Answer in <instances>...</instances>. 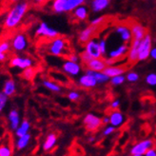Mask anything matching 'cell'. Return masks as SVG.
Masks as SVG:
<instances>
[{
  "instance_id": "7c38bea8",
  "label": "cell",
  "mask_w": 156,
  "mask_h": 156,
  "mask_svg": "<svg viewBox=\"0 0 156 156\" xmlns=\"http://www.w3.org/2000/svg\"><path fill=\"white\" fill-rule=\"evenodd\" d=\"M114 33L118 35L123 43L129 44L132 40V35L130 32V28L126 25H118L114 29Z\"/></svg>"
},
{
  "instance_id": "5b68a950",
  "label": "cell",
  "mask_w": 156,
  "mask_h": 156,
  "mask_svg": "<svg viewBox=\"0 0 156 156\" xmlns=\"http://www.w3.org/2000/svg\"><path fill=\"white\" fill-rule=\"evenodd\" d=\"M29 47V40L26 34L18 33L15 34L11 41V48L15 52H23L25 51Z\"/></svg>"
},
{
  "instance_id": "c3c4849f",
  "label": "cell",
  "mask_w": 156,
  "mask_h": 156,
  "mask_svg": "<svg viewBox=\"0 0 156 156\" xmlns=\"http://www.w3.org/2000/svg\"><path fill=\"white\" fill-rule=\"evenodd\" d=\"M7 59V53L0 52V62H4Z\"/></svg>"
},
{
  "instance_id": "ffe728a7",
  "label": "cell",
  "mask_w": 156,
  "mask_h": 156,
  "mask_svg": "<svg viewBox=\"0 0 156 156\" xmlns=\"http://www.w3.org/2000/svg\"><path fill=\"white\" fill-rule=\"evenodd\" d=\"M8 120L10 122V128L12 130L15 131L18 126L21 123V118H20V114L16 108H12L10 112L8 113Z\"/></svg>"
},
{
  "instance_id": "1f68e13d",
  "label": "cell",
  "mask_w": 156,
  "mask_h": 156,
  "mask_svg": "<svg viewBox=\"0 0 156 156\" xmlns=\"http://www.w3.org/2000/svg\"><path fill=\"white\" fill-rule=\"evenodd\" d=\"M21 75H22V77L24 78L25 80L30 81V80L34 79V77L35 75V69L33 67L25 69H23V71H22V74Z\"/></svg>"
},
{
  "instance_id": "8992f818",
  "label": "cell",
  "mask_w": 156,
  "mask_h": 156,
  "mask_svg": "<svg viewBox=\"0 0 156 156\" xmlns=\"http://www.w3.org/2000/svg\"><path fill=\"white\" fill-rule=\"evenodd\" d=\"M61 69L64 73L71 77H77L79 76L82 72V66L77 63V62H73L71 60H65L61 66Z\"/></svg>"
},
{
  "instance_id": "4fadbf2b",
  "label": "cell",
  "mask_w": 156,
  "mask_h": 156,
  "mask_svg": "<svg viewBox=\"0 0 156 156\" xmlns=\"http://www.w3.org/2000/svg\"><path fill=\"white\" fill-rule=\"evenodd\" d=\"M97 30H98V27H94L91 25L84 28L83 30H81L79 34H78V41L82 44L87 43L91 38H93V35L96 34Z\"/></svg>"
},
{
  "instance_id": "f1b7e54d",
  "label": "cell",
  "mask_w": 156,
  "mask_h": 156,
  "mask_svg": "<svg viewBox=\"0 0 156 156\" xmlns=\"http://www.w3.org/2000/svg\"><path fill=\"white\" fill-rule=\"evenodd\" d=\"M17 141L15 143V146H16V149L21 151V150H24L29 146L30 142V139H32V135L30 133H27L23 136L17 137Z\"/></svg>"
},
{
  "instance_id": "2e32d148",
  "label": "cell",
  "mask_w": 156,
  "mask_h": 156,
  "mask_svg": "<svg viewBox=\"0 0 156 156\" xmlns=\"http://www.w3.org/2000/svg\"><path fill=\"white\" fill-rule=\"evenodd\" d=\"M108 117H110V125L114 127L115 129L122 127L124 123L126 122V117H125V115L117 110L112 112L111 114L108 115Z\"/></svg>"
},
{
  "instance_id": "681fc988",
  "label": "cell",
  "mask_w": 156,
  "mask_h": 156,
  "mask_svg": "<svg viewBox=\"0 0 156 156\" xmlns=\"http://www.w3.org/2000/svg\"><path fill=\"white\" fill-rule=\"evenodd\" d=\"M87 140H88V142H89V143H94V142H95V140H96V138H95V136L90 135V136L88 137Z\"/></svg>"
},
{
  "instance_id": "7dc6e473",
  "label": "cell",
  "mask_w": 156,
  "mask_h": 156,
  "mask_svg": "<svg viewBox=\"0 0 156 156\" xmlns=\"http://www.w3.org/2000/svg\"><path fill=\"white\" fill-rule=\"evenodd\" d=\"M102 124L104 125H110V117H108V115L104 116L102 118Z\"/></svg>"
},
{
  "instance_id": "d4e9b609",
  "label": "cell",
  "mask_w": 156,
  "mask_h": 156,
  "mask_svg": "<svg viewBox=\"0 0 156 156\" xmlns=\"http://www.w3.org/2000/svg\"><path fill=\"white\" fill-rule=\"evenodd\" d=\"M85 73L92 75L95 78L97 84H106L108 82H110V77L107 74H105L103 72H94V71H91L90 69H86Z\"/></svg>"
},
{
  "instance_id": "7a4b0ae2",
  "label": "cell",
  "mask_w": 156,
  "mask_h": 156,
  "mask_svg": "<svg viewBox=\"0 0 156 156\" xmlns=\"http://www.w3.org/2000/svg\"><path fill=\"white\" fill-rule=\"evenodd\" d=\"M67 41L63 37L57 36L55 38L51 39V41L48 44V48L47 51L52 56H63L67 52Z\"/></svg>"
},
{
  "instance_id": "ee69618b",
  "label": "cell",
  "mask_w": 156,
  "mask_h": 156,
  "mask_svg": "<svg viewBox=\"0 0 156 156\" xmlns=\"http://www.w3.org/2000/svg\"><path fill=\"white\" fill-rule=\"evenodd\" d=\"M69 60H71L73 62H77V63H79V61H80V57L77 55V54L75 53H72V54H69Z\"/></svg>"
},
{
  "instance_id": "d6a6232c",
  "label": "cell",
  "mask_w": 156,
  "mask_h": 156,
  "mask_svg": "<svg viewBox=\"0 0 156 156\" xmlns=\"http://www.w3.org/2000/svg\"><path fill=\"white\" fill-rule=\"evenodd\" d=\"M125 76H126V80L129 83H136L140 79L139 73L134 71H130V72L127 73V74Z\"/></svg>"
},
{
  "instance_id": "3957f363",
  "label": "cell",
  "mask_w": 156,
  "mask_h": 156,
  "mask_svg": "<svg viewBox=\"0 0 156 156\" xmlns=\"http://www.w3.org/2000/svg\"><path fill=\"white\" fill-rule=\"evenodd\" d=\"M152 48V37L150 34L144 36V38L140 41L138 48V61L142 62L150 58L151 50Z\"/></svg>"
},
{
  "instance_id": "ac0fdd59",
  "label": "cell",
  "mask_w": 156,
  "mask_h": 156,
  "mask_svg": "<svg viewBox=\"0 0 156 156\" xmlns=\"http://www.w3.org/2000/svg\"><path fill=\"white\" fill-rule=\"evenodd\" d=\"M129 28H130L132 39H134V40H142L144 36L147 34L146 28L143 25L139 24V23H132Z\"/></svg>"
},
{
  "instance_id": "4dcf8cb0",
  "label": "cell",
  "mask_w": 156,
  "mask_h": 156,
  "mask_svg": "<svg viewBox=\"0 0 156 156\" xmlns=\"http://www.w3.org/2000/svg\"><path fill=\"white\" fill-rule=\"evenodd\" d=\"M125 82H126V76H125V74L117 75L110 78V83L113 87H119V86L123 85Z\"/></svg>"
},
{
  "instance_id": "f546056e",
  "label": "cell",
  "mask_w": 156,
  "mask_h": 156,
  "mask_svg": "<svg viewBox=\"0 0 156 156\" xmlns=\"http://www.w3.org/2000/svg\"><path fill=\"white\" fill-rule=\"evenodd\" d=\"M87 0H67L66 12H72L74 9L81 5H85Z\"/></svg>"
},
{
  "instance_id": "603a6c76",
  "label": "cell",
  "mask_w": 156,
  "mask_h": 156,
  "mask_svg": "<svg viewBox=\"0 0 156 156\" xmlns=\"http://www.w3.org/2000/svg\"><path fill=\"white\" fill-rule=\"evenodd\" d=\"M67 0H51L50 8L51 11L56 14H61L66 12Z\"/></svg>"
},
{
  "instance_id": "7bdbcfd3",
  "label": "cell",
  "mask_w": 156,
  "mask_h": 156,
  "mask_svg": "<svg viewBox=\"0 0 156 156\" xmlns=\"http://www.w3.org/2000/svg\"><path fill=\"white\" fill-rule=\"evenodd\" d=\"M120 104H121L120 100L119 99H115V100H113L112 102L111 103L110 107H111L112 110L115 111V110H118V108L120 107Z\"/></svg>"
},
{
  "instance_id": "f6af8a7d",
  "label": "cell",
  "mask_w": 156,
  "mask_h": 156,
  "mask_svg": "<svg viewBox=\"0 0 156 156\" xmlns=\"http://www.w3.org/2000/svg\"><path fill=\"white\" fill-rule=\"evenodd\" d=\"M144 156H156V149H155V147H151L150 150H147L146 151Z\"/></svg>"
},
{
  "instance_id": "9a60e30c",
  "label": "cell",
  "mask_w": 156,
  "mask_h": 156,
  "mask_svg": "<svg viewBox=\"0 0 156 156\" xmlns=\"http://www.w3.org/2000/svg\"><path fill=\"white\" fill-rule=\"evenodd\" d=\"M111 3L112 0H91L90 3V9L92 12L99 13L107 10Z\"/></svg>"
},
{
  "instance_id": "e0dca14e",
  "label": "cell",
  "mask_w": 156,
  "mask_h": 156,
  "mask_svg": "<svg viewBox=\"0 0 156 156\" xmlns=\"http://www.w3.org/2000/svg\"><path fill=\"white\" fill-rule=\"evenodd\" d=\"M140 41L141 40H134V39H132L129 44V51L127 53V59L130 63H134V62L138 61V48Z\"/></svg>"
},
{
  "instance_id": "8fae6325",
  "label": "cell",
  "mask_w": 156,
  "mask_h": 156,
  "mask_svg": "<svg viewBox=\"0 0 156 156\" xmlns=\"http://www.w3.org/2000/svg\"><path fill=\"white\" fill-rule=\"evenodd\" d=\"M129 44L123 43V44L119 45L118 47H116L115 49L107 52V57L113 60V61H116L124 56H126L128 53V51H129Z\"/></svg>"
},
{
  "instance_id": "9c48e42d",
  "label": "cell",
  "mask_w": 156,
  "mask_h": 156,
  "mask_svg": "<svg viewBox=\"0 0 156 156\" xmlns=\"http://www.w3.org/2000/svg\"><path fill=\"white\" fill-rule=\"evenodd\" d=\"M84 51L87 52L91 58H102L103 56L96 38H91L87 43H85Z\"/></svg>"
},
{
  "instance_id": "7402d4cb",
  "label": "cell",
  "mask_w": 156,
  "mask_h": 156,
  "mask_svg": "<svg viewBox=\"0 0 156 156\" xmlns=\"http://www.w3.org/2000/svg\"><path fill=\"white\" fill-rule=\"evenodd\" d=\"M2 91L8 97H11L14 95V93L16 92V83L12 78H8L3 83Z\"/></svg>"
},
{
  "instance_id": "5bb4252c",
  "label": "cell",
  "mask_w": 156,
  "mask_h": 156,
  "mask_svg": "<svg viewBox=\"0 0 156 156\" xmlns=\"http://www.w3.org/2000/svg\"><path fill=\"white\" fill-rule=\"evenodd\" d=\"M77 82H78V85L84 89H93L98 85L95 78L88 73H84L80 75Z\"/></svg>"
},
{
  "instance_id": "f35d334b",
  "label": "cell",
  "mask_w": 156,
  "mask_h": 156,
  "mask_svg": "<svg viewBox=\"0 0 156 156\" xmlns=\"http://www.w3.org/2000/svg\"><path fill=\"white\" fill-rule=\"evenodd\" d=\"M106 20L105 16H97L95 18H93L90 20V25L91 26H94V27H99L102 24H104V22Z\"/></svg>"
},
{
  "instance_id": "f5cc1de1",
  "label": "cell",
  "mask_w": 156,
  "mask_h": 156,
  "mask_svg": "<svg viewBox=\"0 0 156 156\" xmlns=\"http://www.w3.org/2000/svg\"><path fill=\"white\" fill-rule=\"evenodd\" d=\"M131 156H144V155H141V154H132Z\"/></svg>"
},
{
  "instance_id": "4316f807",
  "label": "cell",
  "mask_w": 156,
  "mask_h": 156,
  "mask_svg": "<svg viewBox=\"0 0 156 156\" xmlns=\"http://www.w3.org/2000/svg\"><path fill=\"white\" fill-rule=\"evenodd\" d=\"M30 129V123L29 120L27 119H24L22 120L20 125L18 126V128L15 130V136L16 137H20V136H23L27 133H29V131Z\"/></svg>"
},
{
  "instance_id": "30bf717a",
  "label": "cell",
  "mask_w": 156,
  "mask_h": 156,
  "mask_svg": "<svg viewBox=\"0 0 156 156\" xmlns=\"http://www.w3.org/2000/svg\"><path fill=\"white\" fill-rule=\"evenodd\" d=\"M153 142L151 139H144L142 141H140L136 144H134L130 149V154H141L144 155L147 150H150L152 147Z\"/></svg>"
},
{
  "instance_id": "816d5d0a",
  "label": "cell",
  "mask_w": 156,
  "mask_h": 156,
  "mask_svg": "<svg viewBox=\"0 0 156 156\" xmlns=\"http://www.w3.org/2000/svg\"><path fill=\"white\" fill-rule=\"evenodd\" d=\"M11 2H13V3H17V2H19L20 0H10Z\"/></svg>"
},
{
  "instance_id": "6da1fadb",
  "label": "cell",
  "mask_w": 156,
  "mask_h": 156,
  "mask_svg": "<svg viewBox=\"0 0 156 156\" xmlns=\"http://www.w3.org/2000/svg\"><path fill=\"white\" fill-rule=\"evenodd\" d=\"M28 10H29L28 2L19 1L17 3H15L5 15L3 20V27L9 30L16 29L21 24L22 20L24 19Z\"/></svg>"
},
{
  "instance_id": "484cf974",
  "label": "cell",
  "mask_w": 156,
  "mask_h": 156,
  "mask_svg": "<svg viewBox=\"0 0 156 156\" xmlns=\"http://www.w3.org/2000/svg\"><path fill=\"white\" fill-rule=\"evenodd\" d=\"M56 141H57V137H56V134L53 133V132H51V133H50L48 136L46 137L45 141L43 143V151H51L52 147L56 145Z\"/></svg>"
},
{
  "instance_id": "f907efd6",
  "label": "cell",
  "mask_w": 156,
  "mask_h": 156,
  "mask_svg": "<svg viewBox=\"0 0 156 156\" xmlns=\"http://www.w3.org/2000/svg\"><path fill=\"white\" fill-rule=\"evenodd\" d=\"M46 0H34V2L36 3V4H41V3H43V2H45Z\"/></svg>"
},
{
  "instance_id": "83f0119b",
  "label": "cell",
  "mask_w": 156,
  "mask_h": 156,
  "mask_svg": "<svg viewBox=\"0 0 156 156\" xmlns=\"http://www.w3.org/2000/svg\"><path fill=\"white\" fill-rule=\"evenodd\" d=\"M41 84H42V86H43L45 89L49 90L50 91H52L54 93H59L62 90L61 86L58 83L54 82V81H51V80L44 79Z\"/></svg>"
},
{
  "instance_id": "44dd1931",
  "label": "cell",
  "mask_w": 156,
  "mask_h": 156,
  "mask_svg": "<svg viewBox=\"0 0 156 156\" xmlns=\"http://www.w3.org/2000/svg\"><path fill=\"white\" fill-rule=\"evenodd\" d=\"M72 12H73V17L76 20H78V21H85V20H87L88 17H89L90 10H89V8L86 5H81L79 7H77L76 9H74Z\"/></svg>"
},
{
  "instance_id": "d590c367",
  "label": "cell",
  "mask_w": 156,
  "mask_h": 156,
  "mask_svg": "<svg viewBox=\"0 0 156 156\" xmlns=\"http://www.w3.org/2000/svg\"><path fill=\"white\" fill-rule=\"evenodd\" d=\"M8 101H9V97H8L5 93L0 90V112H2L8 104Z\"/></svg>"
},
{
  "instance_id": "8d00e7d4",
  "label": "cell",
  "mask_w": 156,
  "mask_h": 156,
  "mask_svg": "<svg viewBox=\"0 0 156 156\" xmlns=\"http://www.w3.org/2000/svg\"><path fill=\"white\" fill-rule=\"evenodd\" d=\"M98 44H99V48L101 51V53L102 55H106L108 52V42L105 38H101L98 40Z\"/></svg>"
},
{
  "instance_id": "ba28073f",
  "label": "cell",
  "mask_w": 156,
  "mask_h": 156,
  "mask_svg": "<svg viewBox=\"0 0 156 156\" xmlns=\"http://www.w3.org/2000/svg\"><path fill=\"white\" fill-rule=\"evenodd\" d=\"M34 60L30 57L27 56H19V55H15L11 58L10 60V66L12 68L15 69H25L28 68H30L34 66Z\"/></svg>"
},
{
  "instance_id": "277c9868",
  "label": "cell",
  "mask_w": 156,
  "mask_h": 156,
  "mask_svg": "<svg viewBox=\"0 0 156 156\" xmlns=\"http://www.w3.org/2000/svg\"><path fill=\"white\" fill-rule=\"evenodd\" d=\"M34 34L37 37L53 39V38L59 36V32L56 29L50 27L47 22H41L40 24L36 27V29L34 30Z\"/></svg>"
},
{
  "instance_id": "ab89813d",
  "label": "cell",
  "mask_w": 156,
  "mask_h": 156,
  "mask_svg": "<svg viewBox=\"0 0 156 156\" xmlns=\"http://www.w3.org/2000/svg\"><path fill=\"white\" fill-rule=\"evenodd\" d=\"M80 92L79 91H77V90H71V91H69L68 93V98L69 101H73V102H75V101L77 100H79L80 98Z\"/></svg>"
},
{
  "instance_id": "d6986e66",
  "label": "cell",
  "mask_w": 156,
  "mask_h": 156,
  "mask_svg": "<svg viewBox=\"0 0 156 156\" xmlns=\"http://www.w3.org/2000/svg\"><path fill=\"white\" fill-rule=\"evenodd\" d=\"M87 69H90L94 72H103L107 64L103 58H91L89 62L85 64Z\"/></svg>"
},
{
  "instance_id": "e575fe53",
  "label": "cell",
  "mask_w": 156,
  "mask_h": 156,
  "mask_svg": "<svg viewBox=\"0 0 156 156\" xmlns=\"http://www.w3.org/2000/svg\"><path fill=\"white\" fill-rule=\"evenodd\" d=\"M145 81L147 85L151 86V87H155L156 86V73H150L149 74H147Z\"/></svg>"
},
{
  "instance_id": "836d02e7",
  "label": "cell",
  "mask_w": 156,
  "mask_h": 156,
  "mask_svg": "<svg viewBox=\"0 0 156 156\" xmlns=\"http://www.w3.org/2000/svg\"><path fill=\"white\" fill-rule=\"evenodd\" d=\"M12 151L10 146L7 144L0 145V156H12Z\"/></svg>"
},
{
  "instance_id": "cb8c5ba5",
  "label": "cell",
  "mask_w": 156,
  "mask_h": 156,
  "mask_svg": "<svg viewBox=\"0 0 156 156\" xmlns=\"http://www.w3.org/2000/svg\"><path fill=\"white\" fill-rule=\"evenodd\" d=\"M103 73L105 74H107L110 78H112V77H114V76H117V75L124 74L125 73H126V68L121 67V66H112V65H110V66H107L105 68Z\"/></svg>"
},
{
  "instance_id": "74e56055",
  "label": "cell",
  "mask_w": 156,
  "mask_h": 156,
  "mask_svg": "<svg viewBox=\"0 0 156 156\" xmlns=\"http://www.w3.org/2000/svg\"><path fill=\"white\" fill-rule=\"evenodd\" d=\"M11 42L7 41V40H3L0 42V52L2 53H7L11 50Z\"/></svg>"
},
{
  "instance_id": "bcb514c9",
  "label": "cell",
  "mask_w": 156,
  "mask_h": 156,
  "mask_svg": "<svg viewBox=\"0 0 156 156\" xmlns=\"http://www.w3.org/2000/svg\"><path fill=\"white\" fill-rule=\"evenodd\" d=\"M150 57L156 61V46H152V48L151 50V53H150Z\"/></svg>"
},
{
  "instance_id": "b9f144b4",
  "label": "cell",
  "mask_w": 156,
  "mask_h": 156,
  "mask_svg": "<svg viewBox=\"0 0 156 156\" xmlns=\"http://www.w3.org/2000/svg\"><path fill=\"white\" fill-rule=\"evenodd\" d=\"M79 57H80V60L83 62L84 64H86V63H87V62H89V61L91 59V57L89 55V54H88L87 52L84 51L81 52V54H80V56H79Z\"/></svg>"
},
{
  "instance_id": "52a82bcc",
  "label": "cell",
  "mask_w": 156,
  "mask_h": 156,
  "mask_svg": "<svg viewBox=\"0 0 156 156\" xmlns=\"http://www.w3.org/2000/svg\"><path fill=\"white\" fill-rule=\"evenodd\" d=\"M83 124L86 129L90 131H94L98 129L102 125V118L94 113H88L84 116Z\"/></svg>"
},
{
  "instance_id": "60d3db41",
  "label": "cell",
  "mask_w": 156,
  "mask_h": 156,
  "mask_svg": "<svg viewBox=\"0 0 156 156\" xmlns=\"http://www.w3.org/2000/svg\"><path fill=\"white\" fill-rule=\"evenodd\" d=\"M114 131H115V128L114 127L111 126V125H107V127L102 131V134L104 136H110V135H112Z\"/></svg>"
}]
</instances>
